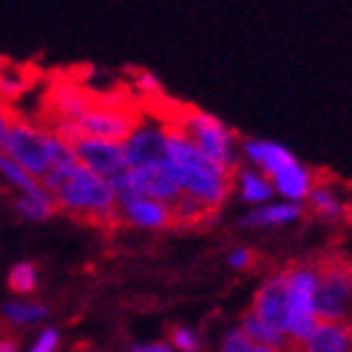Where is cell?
<instances>
[{
    "label": "cell",
    "instance_id": "ba28073f",
    "mask_svg": "<svg viewBox=\"0 0 352 352\" xmlns=\"http://www.w3.org/2000/svg\"><path fill=\"white\" fill-rule=\"evenodd\" d=\"M71 146L76 151V159L88 166L96 174L106 176H116L118 171H124L129 164H126L124 154V144L121 141H109V139H96V136H78V139L71 141Z\"/></svg>",
    "mask_w": 352,
    "mask_h": 352
},
{
    "label": "cell",
    "instance_id": "52a82bcc",
    "mask_svg": "<svg viewBox=\"0 0 352 352\" xmlns=\"http://www.w3.org/2000/svg\"><path fill=\"white\" fill-rule=\"evenodd\" d=\"M139 121V113L129 106L106 101H91L88 109L76 118L81 136H96V139L124 141L131 133L133 124Z\"/></svg>",
    "mask_w": 352,
    "mask_h": 352
},
{
    "label": "cell",
    "instance_id": "836d02e7",
    "mask_svg": "<svg viewBox=\"0 0 352 352\" xmlns=\"http://www.w3.org/2000/svg\"><path fill=\"white\" fill-rule=\"evenodd\" d=\"M3 68H6V60L0 58V74H3Z\"/></svg>",
    "mask_w": 352,
    "mask_h": 352
},
{
    "label": "cell",
    "instance_id": "1f68e13d",
    "mask_svg": "<svg viewBox=\"0 0 352 352\" xmlns=\"http://www.w3.org/2000/svg\"><path fill=\"white\" fill-rule=\"evenodd\" d=\"M0 352H18V340L13 338L0 340Z\"/></svg>",
    "mask_w": 352,
    "mask_h": 352
},
{
    "label": "cell",
    "instance_id": "ac0fdd59",
    "mask_svg": "<svg viewBox=\"0 0 352 352\" xmlns=\"http://www.w3.org/2000/svg\"><path fill=\"white\" fill-rule=\"evenodd\" d=\"M234 189L239 191V197L250 204H264L270 201V197L274 194V186H272L270 176L262 174L259 169H247V166H239L234 171Z\"/></svg>",
    "mask_w": 352,
    "mask_h": 352
},
{
    "label": "cell",
    "instance_id": "8fae6325",
    "mask_svg": "<svg viewBox=\"0 0 352 352\" xmlns=\"http://www.w3.org/2000/svg\"><path fill=\"white\" fill-rule=\"evenodd\" d=\"M239 151L254 169H259L267 176H272L294 159L289 148L270 139H242L239 141Z\"/></svg>",
    "mask_w": 352,
    "mask_h": 352
},
{
    "label": "cell",
    "instance_id": "603a6c76",
    "mask_svg": "<svg viewBox=\"0 0 352 352\" xmlns=\"http://www.w3.org/2000/svg\"><path fill=\"white\" fill-rule=\"evenodd\" d=\"M131 86L136 94H141L144 98H156V96L164 94V83L162 78L148 71V68H136L131 74Z\"/></svg>",
    "mask_w": 352,
    "mask_h": 352
},
{
    "label": "cell",
    "instance_id": "7c38bea8",
    "mask_svg": "<svg viewBox=\"0 0 352 352\" xmlns=\"http://www.w3.org/2000/svg\"><path fill=\"white\" fill-rule=\"evenodd\" d=\"M272 186L279 197L287 199V201H305L309 194V189L315 186L317 174L307 166H302L297 159H292L289 164H285L279 171L270 176Z\"/></svg>",
    "mask_w": 352,
    "mask_h": 352
},
{
    "label": "cell",
    "instance_id": "7402d4cb",
    "mask_svg": "<svg viewBox=\"0 0 352 352\" xmlns=\"http://www.w3.org/2000/svg\"><path fill=\"white\" fill-rule=\"evenodd\" d=\"M25 88H28V78L21 71L8 66L3 68V74H0V101H15L18 96L25 94Z\"/></svg>",
    "mask_w": 352,
    "mask_h": 352
},
{
    "label": "cell",
    "instance_id": "484cf974",
    "mask_svg": "<svg viewBox=\"0 0 352 352\" xmlns=\"http://www.w3.org/2000/svg\"><path fill=\"white\" fill-rule=\"evenodd\" d=\"M221 352H254L252 340L244 335V332H232L227 340H224V347Z\"/></svg>",
    "mask_w": 352,
    "mask_h": 352
},
{
    "label": "cell",
    "instance_id": "4316f807",
    "mask_svg": "<svg viewBox=\"0 0 352 352\" xmlns=\"http://www.w3.org/2000/svg\"><path fill=\"white\" fill-rule=\"evenodd\" d=\"M171 340H174V345L184 352H194L197 350V338L191 335L189 330H184V327H176L171 330Z\"/></svg>",
    "mask_w": 352,
    "mask_h": 352
},
{
    "label": "cell",
    "instance_id": "f546056e",
    "mask_svg": "<svg viewBox=\"0 0 352 352\" xmlns=\"http://www.w3.org/2000/svg\"><path fill=\"white\" fill-rule=\"evenodd\" d=\"M232 264H234V267H252V264H257V257H254V252H250V250H239L232 254Z\"/></svg>",
    "mask_w": 352,
    "mask_h": 352
},
{
    "label": "cell",
    "instance_id": "277c9868",
    "mask_svg": "<svg viewBox=\"0 0 352 352\" xmlns=\"http://www.w3.org/2000/svg\"><path fill=\"white\" fill-rule=\"evenodd\" d=\"M56 139H58V133L53 129H43V126L25 121V118H15L8 129V136L0 151H6L13 162L21 164L23 169L41 179L53 166Z\"/></svg>",
    "mask_w": 352,
    "mask_h": 352
},
{
    "label": "cell",
    "instance_id": "9c48e42d",
    "mask_svg": "<svg viewBox=\"0 0 352 352\" xmlns=\"http://www.w3.org/2000/svg\"><path fill=\"white\" fill-rule=\"evenodd\" d=\"M254 312L264 322L279 332L289 330V294H287V272H279L277 277L264 282L262 289L254 297Z\"/></svg>",
    "mask_w": 352,
    "mask_h": 352
},
{
    "label": "cell",
    "instance_id": "6da1fadb",
    "mask_svg": "<svg viewBox=\"0 0 352 352\" xmlns=\"http://www.w3.org/2000/svg\"><path fill=\"white\" fill-rule=\"evenodd\" d=\"M41 184L58 201V212L103 232H113L121 224V206L106 176L96 174L81 162L51 166L41 176Z\"/></svg>",
    "mask_w": 352,
    "mask_h": 352
},
{
    "label": "cell",
    "instance_id": "4dcf8cb0",
    "mask_svg": "<svg viewBox=\"0 0 352 352\" xmlns=\"http://www.w3.org/2000/svg\"><path fill=\"white\" fill-rule=\"evenodd\" d=\"M171 347L169 345H164V342H154V345H139V347H133L131 352H169Z\"/></svg>",
    "mask_w": 352,
    "mask_h": 352
},
{
    "label": "cell",
    "instance_id": "5b68a950",
    "mask_svg": "<svg viewBox=\"0 0 352 352\" xmlns=\"http://www.w3.org/2000/svg\"><path fill=\"white\" fill-rule=\"evenodd\" d=\"M315 312L317 320H342L352 289V262L345 257L315 259Z\"/></svg>",
    "mask_w": 352,
    "mask_h": 352
},
{
    "label": "cell",
    "instance_id": "d6986e66",
    "mask_svg": "<svg viewBox=\"0 0 352 352\" xmlns=\"http://www.w3.org/2000/svg\"><path fill=\"white\" fill-rule=\"evenodd\" d=\"M15 212L25 217V219H48L51 214L58 212V201L51 191L45 189L43 184L38 186L36 191H25L15 199Z\"/></svg>",
    "mask_w": 352,
    "mask_h": 352
},
{
    "label": "cell",
    "instance_id": "ffe728a7",
    "mask_svg": "<svg viewBox=\"0 0 352 352\" xmlns=\"http://www.w3.org/2000/svg\"><path fill=\"white\" fill-rule=\"evenodd\" d=\"M0 176H3L13 189L21 191V194H25V191H36L38 186H41V179H36L30 171L23 169L21 164L13 162L6 151H0Z\"/></svg>",
    "mask_w": 352,
    "mask_h": 352
},
{
    "label": "cell",
    "instance_id": "8992f818",
    "mask_svg": "<svg viewBox=\"0 0 352 352\" xmlns=\"http://www.w3.org/2000/svg\"><path fill=\"white\" fill-rule=\"evenodd\" d=\"M169 118H141L133 124L131 133L126 136L124 154L129 166H166L169 164Z\"/></svg>",
    "mask_w": 352,
    "mask_h": 352
},
{
    "label": "cell",
    "instance_id": "83f0119b",
    "mask_svg": "<svg viewBox=\"0 0 352 352\" xmlns=\"http://www.w3.org/2000/svg\"><path fill=\"white\" fill-rule=\"evenodd\" d=\"M56 345H58V335H56V330H45L43 335H41V340L36 342V347H33L30 352H53Z\"/></svg>",
    "mask_w": 352,
    "mask_h": 352
},
{
    "label": "cell",
    "instance_id": "7a4b0ae2",
    "mask_svg": "<svg viewBox=\"0 0 352 352\" xmlns=\"http://www.w3.org/2000/svg\"><path fill=\"white\" fill-rule=\"evenodd\" d=\"M166 146H169V164L166 169L176 179L179 189L184 194L201 199L206 204L219 209L227 197L234 189V174L224 169L221 164L201 151L194 141L184 133V129L169 118V133H166Z\"/></svg>",
    "mask_w": 352,
    "mask_h": 352
},
{
    "label": "cell",
    "instance_id": "5bb4252c",
    "mask_svg": "<svg viewBox=\"0 0 352 352\" xmlns=\"http://www.w3.org/2000/svg\"><path fill=\"white\" fill-rule=\"evenodd\" d=\"M171 209V227H182V229H191V227H201L206 221H212L217 217V206L206 204L201 199L191 197V194H179L176 199L169 201Z\"/></svg>",
    "mask_w": 352,
    "mask_h": 352
},
{
    "label": "cell",
    "instance_id": "2e32d148",
    "mask_svg": "<svg viewBox=\"0 0 352 352\" xmlns=\"http://www.w3.org/2000/svg\"><path fill=\"white\" fill-rule=\"evenodd\" d=\"M91 101H94V98H91L81 86H76V83H58V86L53 88V96H51L53 118L76 121V118L88 109Z\"/></svg>",
    "mask_w": 352,
    "mask_h": 352
},
{
    "label": "cell",
    "instance_id": "44dd1931",
    "mask_svg": "<svg viewBox=\"0 0 352 352\" xmlns=\"http://www.w3.org/2000/svg\"><path fill=\"white\" fill-rule=\"evenodd\" d=\"M244 335H247L250 340H257L259 345L277 347V350L285 345V340H287V338H282V332L274 330V327H270V324L264 322V320L257 315V312H254V309L244 315Z\"/></svg>",
    "mask_w": 352,
    "mask_h": 352
},
{
    "label": "cell",
    "instance_id": "f1b7e54d",
    "mask_svg": "<svg viewBox=\"0 0 352 352\" xmlns=\"http://www.w3.org/2000/svg\"><path fill=\"white\" fill-rule=\"evenodd\" d=\"M15 121L13 111L8 109L6 101H0V148H3V141H6L8 136V129H10V124Z\"/></svg>",
    "mask_w": 352,
    "mask_h": 352
},
{
    "label": "cell",
    "instance_id": "9a60e30c",
    "mask_svg": "<svg viewBox=\"0 0 352 352\" xmlns=\"http://www.w3.org/2000/svg\"><path fill=\"white\" fill-rule=\"evenodd\" d=\"M307 204H309V212L317 214L320 219H342L347 209V204L338 197V191H335V182L320 174H317L315 186L307 194Z\"/></svg>",
    "mask_w": 352,
    "mask_h": 352
},
{
    "label": "cell",
    "instance_id": "d4e9b609",
    "mask_svg": "<svg viewBox=\"0 0 352 352\" xmlns=\"http://www.w3.org/2000/svg\"><path fill=\"white\" fill-rule=\"evenodd\" d=\"M45 315L43 305H8L6 307V317L10 322H36Z\"/></svg>",
    "mask_w": 352,
    "mask_h": 352
},
{
    "label": "cell",
    "instance_id": "3957f363",
    "mask_svg": "<svg viewBox=\"0 0 352 352\" xmlns=\"http://www.w3.org/2000/svg\"><path fill=\"white\" fill-rule=\"evenodd\" d=\"M182 126L184 133L204 151L209 159L221 164L224 169L234 174L242 166V151H239V136L232 126H227L219 116H214L209 111L199 109H184L182 116L174 118Z\"/></svg>",
    "mask_w": 352,
    "mask_h": 352
},
{
    "label": "cell",
    "instance_id": "cb8c5ba5",
    "mask_svg": "<svg viewBox=\"0 0 352 352\" xmlns=\"http://www.w3.org/2000/svg\"><path fill=\"white\" fill-rule=\"evenodd\" d=\"M8 287H10V292L18 294L33 292L36 289V270H33V264H18V267H13L10 277H8Z\"/></svg>",
    "mask_w": 352,
    "mask_h": 352
},
{
    "label": "cell",
    "instance_id": "e0dca14e",
    "mask_svg": "<svg viewBox=\"0 0 352 352\" xmlns=\"http://www.w3.org/2000/svg\"><path fill=\"white\" fill-rule=\"evenodd\" d=\"M302 217L300 201H279V204H262L254 212L244 217V227H277V224H289V221Z\"/></svg>",
    "mask_w": 352,
    "mask_h": 352
},
{
    "label": "cell",
    "instance_id": "d6a6232c",
    "mask_svg": "<svg viewBox=\"0 0 352 352\" xmlns=\"http://www.w3.org/2000/svg\"><path fill=\"white\" fill-rule=\"evenodd\" d=\"M254 352H277L274 347H267V345H259V347H254Z\"/></svg>",
    "mask_w": 352,
    "mask_h": 352
},
{
    "label": "cell",
    "instance_id": "30bf717a",
    "mask_svg": "<svg viewBox=\"0 0 352 352\" xmlns=\"http://www.w3.org/2000/svg\"><path fill=\"white\" fill-rule=\"evenodd\" d=\"M121 206V219L136 227L146 229H166L171 227V209L169 201L154 197H133L126 201H118Z\"/></svg>",
    "mask_w": 352,
    "mask_h": 352
},
{
    "label": "cell",
    "instance_id": "4fadbf2b",
    "mask_svg": "<svg viewBox=\"0 0 352 352\" xmlns=\"http://www.w3.org/2000/svg\"><path fill=\"white\" fill-rule=\"evenodd\" d=\"M305 352H352V327L342 320H320Z\"/></svg>",
    "mask_w": 352,
    "mask_h": 352
}]
</instances>
